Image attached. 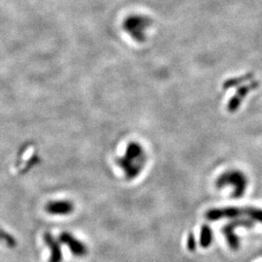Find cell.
<instances>
[{
    "instance_id": "cell-1",
    "label": "cell",
    "mask_w": 262,
    "mask_h": 262,
    "mask_svg": "<svg viewBox=\"0 0 262 262\" xmlns=\"http://www.w3.org/2000/svg\"><path fill=\"white\" fill-rule=\"evenodd\" d=\"M208 221H221L223 219H249L262 223V209L255 207H223L210 209L205 214Z\"/></svg>"
},
{
    "instance_id": "cell-2",
    "label": "cell",
    "mask_w": 262,
    "mask_h": 262,
    "mask_svg": "<svg viewBox=\"0 0 262 262\" xmlns=\"http://www.w3.org/2000/svg\"><path fill=\"white\" fill-rule=\"evenodd\" d=\"M144 161L145 154L142 147L136 143H131L128 145L124 157L119 160V165L124 169L126 176L132 179L140 173Z\"/></svg>"
},
{
    "instance_id": "cell-3",
    "label": "cell",
    "mask_w": 262,
    "mask_h": 262,
    "mask_svg": "<svg viewBox=\"0 0 262 262\" xmlns=\"http://www.w3.org/2000/svg\"><path fill=\"white\" fill-rule=\"evenodd\" d=\"M218 189L232 187V197L240 198L242 197L248 188V179L244 173L239 170H228L222 173L216 182Z\"/></svg>"
},
{
    "instance_id": "cell-4",
    "label": "cell",
    "mask_w": 262,
    "mask_h": 262,
    "mask_svg": "<svg viewBox=\"0 0 262 262\" xmlns=\"http://www.w3.org/2000/svg\"><path fill=\"white\" fill-rule=\"evenodd\" d=\"M255 221L249 219H242V218H237L232 219V221L229 223H227L224 227H222L221 231L222 234L224 235L227 244L229 248L233 250H237L240 247V241L239 237L235 234V229L239 227H245V228H251L254 226Z\"/></svg>"
},
{
    "instance_id": "cell-5",
    "label": "cell",
    "mask_w": 262,
    "mask_h": 262,
    "mask_svg": "<svg viewBox=\"0 0 262 262\" xmlns=\"http://www.w3.org/2000/svg\"><path fill=\"white\" fill-rule=\"evenodd\" d=\"M60 241L63 244L67 245L69 247L71 252L77 257H83L88 252L86 246L70 233L64 232L60 235Z\"/></svg>"
},
{
    "instance_id": "cell-6",
    "label": "cell",
    "mask_w": 262,
    "mask_h": 262,
    "mask_svg": "<svg viewBox=\"0 0 262 262\" xmlns=\"http://www.w3.org/2000/svg\"><path fill=\"white\" fill-rule=\"evenodd\" d=\"M258 83H251L248 85H243L240 86L239 90L236 92V95L229 100V103L227 105V110L231 113H234L239 108V106L241 105V102L243 100V98H245L246 96L248 95V92H250L251 90H254L255 88H257Z\"/></svg>"
},
{
    "instance_id": "cell-7",
    "label": "cell",
    "mask_w": 262,
    "mask_h": 262,
    "mask_svg": "<svg viewBox=\"0 0 262 262\" xmlns=\"http://www.w3.org/2000/svg\"><path fill=\"white\" fill-rule=\"evenodd\" d=\"M74 205L66 200L61 201H52L46 206V211L51 215H56V216H65L69 215L70 213L73 212Z\"/></svg>"
},
{
    "instance_id": "cell-8",
    "label": "cell",
    "mask_w": 262,
    "mask_h": 262,
    "mask_svg": "<svg viewBox=\"0 0 262 262\" xmlns=\"http://www.w3.org/2000/svg\"><path fill=\"white\" fill-rule=\"evenodd\" d=\"M45 240L51 249L50 262H61L62 256H61V250L59 248L58 243H56L54 238H52V236L50 234L45 235Z\"/></svg>"
},
{
    "instance_id": "cell-9",
    "label": "cell",
    "mask_w": 262,
    "mask_h": 262,
    "mask_svg": "<svg viewBox=\"0 0 262 262\" xmlns=\"http://www.w3.org/2000/svg\"><path fill=\"white\" fill-rule=\"evenodd\" d=\"M213 242V232L211 227L204 224L200 230V246L203 248H209Z\"/></svg>"
},
{
    "instance_id": "cell-10",
    "label": "cell",
    "mask_w": 262,
    "mask_h": 262,
    "mask_svg": "<svg viewBox=\"0 0 262 262\" xmlns=\"http://www.w3.org/2000/svg\"><path fill=\"white\" fill-rule=\"evenodd\" d=\"M0 242L4 243L5 245H7L9 247H14L16 245L14 238L11 235L8 234L7 232L1 231V230H0Z\"/></svg>"
},
{
    "instance_id": "cell-11",
    "label": "cell",
    "mask_w": 262,
    "mask_h": 262,
    "mask_svg": "<svg viewBox=\"0 0 262 262\" xmlns=\"http://www.w3.org/2000/svg\"><path fill=\"white\" fill-rule=\"evenodd\" d=\"M250 77V75H248V76H245V77H242V78H238V79H233V80H228V81H226L225 83H224V89H227V88H230V86H236L238 83L240 84V83H244L245 81H247L248 79H250L249 78Z\"/></svg>"
},
{
    "instance_id": "cell-12",
    "label": "cell",
    "mask_w": 262,
    "mask_h": 262,
    "mask_svg": "<svg viewBox=\"0 0 262 262\" xmlns=\"http://www.w3.org/2000/svg\"><path fill=\"white\" fill-rule=\"evenodd\" d=\"M188 248H189V249H190L191 251L195 250L196 244H195V240H194V236H193V234H190V236H189V239H188Z\"/></svg>"
}]
</instances>
